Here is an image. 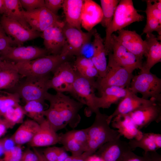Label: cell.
Masks as SVG:
<instances>
[{"mask_svg":"<svg viewBox=\"0 0 161 161\" xmlns=\"http://www.w3.org/2000/svg\"><path fill=\"white\" fill-rule=\"evenodd\" d=\"M45 100L49 102V106L44 110V116L55 132L67 125L73 129L78 126L81 120L79 112L83 104L59 92L55 94L48 92Z\"/></svg>","mask_w":161,"mask_h":161,"instance_id":"6da1fadb","label":"cell"},{"mask_svg":"<svg viewBox=\"0 0 161 161\" xmlns=\"http://www.w3.org/2000/svg\"><path fill=\"white\" fill-rule=\"evenodd\" d=\"M95 113L93 123L87 128L88 144L86 151L84 153L89 157L93 155L105 143L121 136L117 130L110 127L107 120L108 115L101 113L100 110Z\"/></svg>","mask_w":161,"mask_h":161,"instance_id":"7a4b0ae2","label":"cell"},{"mask_svg":"<svg viewBox=\"0 0 161 161\" xmlns=\"http://www.w3.org/2000/svg\"><path fill=\"white\" fill-rule=\"evenodd\" d=\"M144 18V16L138 13L135 8L132 0H120L112 20L106 29L104 43L107 55L112 52L111 39L113 32L123 29L134 22L142 21Z\"/></svg>","mask_w":161,"mask_h":161,"instance_id":"3957f363","label":"cell"},{"mask_svg":"<svg viewBox=\"0 0 161 161\" xmlns=\"http://www.w3.org/2000/svg\"><path fill=\"white\" fill-rule=\"evenodd\" d=\"M68 57L63 53L47 55L32 60L15 63L21 77L42 76L53 72Z\"/></svg>","mask_w":161,"mask_h":161,"instance_id":"277c9868","label":"cell"},{"mask_svg":"<svg viewBox=\"0 0 161 161\" xmlns=\"http://www.w3.org/2000/svg\"><path fill=\"white\" fill-rule=\"evenodd\" d=\"M128 89L133 93H140L142 98H149L161 103V79L150 71L140 70L132 78Z\"/></svg>","mask_w":161,"mask_h":161,"instance_id":"5b68a950","label":"cell"},{"mask_svg":"<svg viewBox=\"0 0 161 161\" xmlns=\"http://www.w3.org/2000/svg\"><path fill=\"white\" fill-rule=\"evenodd\" d=\"M108 55L109 60L106 74L102 78H97L96 81L97 89L100 92L105 88L111 86L129 88L134 76L132 73L117 64L112 52Z\"/></svg>","mask_w":161,"mask_h":161,"instance_id":"8992f818","label":"cell"},{"mask_svg":"<svg viewBox=\"0 0 161 161\" xmlns=\"http://www.w3.org/2000/svg\"><path fill=\"white\" fill-rule=\"evenodd\" d=\"M49 74L42 76L26 77L17 88L16 92L25 103L37 100L44 102L49 89L48 83Z\"/></svg>","mask_w":161,"mask_h":161,"instance_id":"52a82bcc","label":"cell"},{"mask_svg":"<svg viewBox=\"0 0 161 161\" xmlns=\"http://www.w3.org/2000/svg\"><path fill=\"white\" fill-rule=\"evenodd\" d=\"M96 89L95 80L84 77L77 71L76 78L70 93L78 101L87 106L89 113H95L99 110L96 106L97 96L95 93Z\"/></svg>","mask_w":161,"mask_h":161,"instance_id":"ba28073f","label":"cell"},{"mask_svg":"<svg viewBox=\"0 0 161 161\" xmlns=\"http://www.w3.org/2000/svg\"><path fill=\"white\" fill-rule=\"evenodd\" d=\"M53 75L48 83L49 89L57 92H71L76 78L77 71L73 64L67 61L60 64L53 72Z\"/></svg>","mask_w":161,"mask_h":161,"instance_id":"9c48e42d","label":"cell"},{"mask_svg":"<svg viewBox=\"0 0 161 161\" xmlns=\"http://www.w3.org/2000/svg\"><path fill=\"white\" fill-rule=\"evenodd\" d=\"M65 22L59 21L42 32L41 37L48 52L52 55L60 54L66 44L63 27Z\"/></svg>","mask_w":161,"mask_h":161,"instance_id":"30bf717a","label":"cell"},{"mask_svg":"<svg viewBox=\"0 0 161 161\" xmlns=\"http://www.w3.org/2000/svg\"><path fill=\"white\" fill-rule=\"evenodd\" d=\"M96 29L86 32L81 30L69 26L65 22L63 27L66 44L61 52L69 57L78 56L80 49L86 42L90 41Z\"/></svg>","mask_w":161,"mask_h":161,"instance_id":"8fae6325","label":"cell"},{"mask_svg":"<svg viewBox=\"0 0 161 161\" xmlns=\"http://www.w3.org/2000/svg\"><path fill=\"white\" fill-rule=\"evenodd\" d=\"M45 49L33 46H10L0 52L1 60L16 63L32 60L47 55Z\"/></svg>","mask_w":161,"mask_h":161,"instance_id":"7c38bea8","label":"cell"},{"mask_svg":"<svg viewBox=\"0 0 161 161\" xmlns=\"http://www.w3.org/2000/svg\"><path fill=\"white\" fill-rule=\"evenodd\" d=\"M132 151L128 143L120 138L105 143L94 154L103 161H123Z\"/></svg>","mask_w":161,"mask_h":161,"instance_id":"4fadbf2b","label":"cell"},{"mask_svg":"<svg viewBox=\"0 0 161 161\" xmlns=\"http://www.w3.org/2000/svg\"><path fill=\"white\" fill-rule=\"evenodd\" d=\"M117 32V35L112 34L111 36L129 51L143 59L148 49L146 41L135 31L123 29Z\"/></svg>","mask_w":161,"mask_h":161,"instance_id":"5bb4252c","label":"cell"},{"mask_svg":"<svg viewBox=\"0 0 161 161\" xmlns=\"http://www.w3.org/2000/svg\"><path fill=\"white\" fill-rule=\"evenodd\" d=\"M0 23L6 33L13 38L18 46L27 41L41 37L42 32L32 29H26L18 22L4 15L0 18Z\"/></svg>","mask_w":161,"mask_h":161,"instance_id":"9a60e30c","label":"cell"},{"mask_svg":"<svg viewBox=\"0 0 161 161\" xmlns=\"http://www.w3.org/2000/svg\"><path fill=\"white\" fill-rule=\"evenodd\" d=\"M24 17L30 28L39 32H42L47 27L60 20L59 16L45 7L30 11L22 10Z\"/></svg>","mask_w":161,"mask_h":161,"instance_id":"2e32d148","label":"cell"},{"mask_svg":"<svg viewBox=\"0 0 161 161\" xmlns=\"http://www.w3.org/2000/svg\"><path fill=\"white\" fill-rule=\"evenodd\" d=\"M111 48L116 62L129 72L132 73L135 69H142V59L128 50L112 36Z\"/></svg>","mask_w":161,"mask_h":161,"instance_id":"e0dca14e","label":"cell"},{"mask_svg":"<svg viewBox=\"0 0 161 161\" xmlns=\"http://www.w3.org/2000/svg\"><path fill=\"white\" fill-rule=\"evenodd\" d=\"M128 89L126 95L121 100L114 112L108 116L107 120L109 124L113 118L119 114H127L157 102L151 99L140 97Z\"/></svg>","mask_w":161,"mask_h":161,"instance_id":"ac0fdd59","label":"cell"},{"mask_svg":"<svg viewBox=\"0 0 161 161\" xmlns=\"http://www.w3.org/2000/svg\"><path fill=\"white\" fill-rule=\"evenodd\" d=\"M133 121L140 130L151 123H159L161 120V103H154L128 114Z\"/></svg>","mask_w":161,"mask_h":161,"instance_id":"d6986e66","label":"cell"},{"mask_svg":"<svg viewBox=\"0 0 161 161\" xmlns=\"http://www.w3.org/2000/svg\"><path fill=\"white\" fill-rule=\"evenodd\" d=\"M112 126L117 129L120 136L129 140H139L143 133L139 130L128 114H120L113 118Z\"/></svg>","mask_w":161,"mask_h":161,"instance_id":"ffe728a7","label":"cell"},{"mask_svg":"<svg viewBox=\"0 0 161 161\" xmlns=\"http://www.w3.org/2000/svg\"><path fill=\"white\" fill-rule=\"evenodd\" d=\"M103 14L101 7L92 0H84L81 15V26L90 32L102 19Z\"/></svg>","mask_w":161,"mask_h":161,"instance_id":"44dd1931","label":"cell"},{"mask_svg":"<svg viewBox=\"0 0 161 161\" xmlns=\"http://www.w3.org/2000/svg\"><path fill=\"white\" fill-rule=\"evenodd\" d=\"M60 136L45 119L39 124V128L29 144L33 148L47 146L59 143Z\"/></svg>","mask_w":161,"mask_h":161,"instance_id":"7402d4cb","label":"cell"},{"mask_svg":"<svg viewBox=\"0 0 161 161\" xmlns=\"http://www.w3.org/2000/svg\"><path fill=\"white\" fill-rule=\"evenodd\" d=\"M21 77L14 63L2 60L0 63V91L15 87Z\"/></svg>","mask_w":161,"mask_h":161,"instance_id":"603a6c76","label":"cell"},{"mask_svg":"<svg viewBox=\"0 0 161 161\" xmlns=\"http://www.w3.org/2000/svg\"><path fill=\"white\" fill-rule=\"evenodd\" d=\"M93 42L94 52L91 60L97 70L99 75L98 78L103 77L106 72L107 63L103 39L96 30L93 34Z\"/></svg>","mask_w":161,"mask_h":161,"instance_id":"cb8c5ba5","label":"cell"},{"mask_svg":"<svg viewBox=\"0 0 161 161\" xmlns=\"http://www.w3.org/2000/svg\"><path fill=\"white\" fill-rule=\"evenodd\" d=\"M127 88L111 86L101 90L100 97H97L96 106L97 109H108L112 105L121 100L127 95Z\"/></svg>","mask_w":161,"mask_h":161,"instance_id":"d4e9b609","label":"cell"},{"mask_svg":"<svg viewBox=\"0 0 161 161\" xmlns=\"http://www.w3.org/2000/svg\"><path fill=\"white\" fill-rule=\"evenodd\" d=\"M83 1L64 0L62 8L65 17V23L79 30H81V15Z\"/></svg>","mask_w":161,"mask_h":161,"instance_id":"484cf974","label":"cell"},{"mask_svg":"<svg viewBox=\"0 0 161 161\" xmlns=\"http://www.w3.org/2000/svg\"><path fill=\"white\" fill-rule=\"evenodd\" d=\"M148 45V49L145 56L146 60L143 64L140 70L150 72L151 69L161 61V43L157 37L152 33L146 34L145 40Z\"/></svg>","mask_w":161,"mask_h":161,"instance_id":"4316f807","label":"cell"},{"mask_svg":"<svg viewBox=\"0 0 161 161\" xmlns=\"http://www.w3.org/2000/svg\"><path fill=\"white\" fill-rule=\"evenodd\" d=\"M128 143L132 151L139 148L145 152L156 151L161 148V134L143 133L140 139L130 140Z\"/></svg>","mask_w":161,"mask_h":161,"instance_id":"83f0119b","label":"cell"},{"mask_svg":"<svg viewBox=\"0 0 161 161\" xmlns=\"http://www.w3.org/2000/svg\"><path fill=\"white\" fill-rule=\"evenodd\" d=\"M39 127V124L32 119L23 121L10 138L14 143L21 145L29 143Z\"/></svg>","mask_w":161,"mask_h":161,"instance_id":"f1b7e54d","label":"cell"},{"mask_svg":"<svg viewBox=\"0 0 161 161\" xmlns=\"http://www.w3.org/2000/svg\"><path fill=\"white\" fill-rule=\"evenodd\" d=\"M22 9L19 0H4L2 15L18 22L26 29H31L23 14Z\"/></svg>","mask_w":161,"mask_h":161,"instance_id":"f546056e","label":"cell"},{"mask_svg":"<svg viewBox=\"0 0 161 161\" xmlns=\"http://www.w3.org/2000/svg\"><path fill=\"white\" fill-rule=\"evenodd\" d=\"M76 57L73 65L78 73L91 80L99 78L98 72L91 59L80 56Z\"/></svg>","mask_w":161,"mask_h":161,"instance_id":"4dcf8cb0","label":"cell"},{"mask_svg":"<svg viewBox=\"0 0 161 161\" xmlns=\"http://www.w3.org/2000/svg\"><path fill=\"white\" fill-rule=\"evenodd\" d=\"M44 104V102L37 100L26 102L23 106L25 114L39 124L45 119Z\"/></svg>","mask_w":161,"mask_h":161,"instance_id":"1f68e13d","label":"cell"},{"mask_svg":"<svg viewBox=\"0 0 161 161\" xmlns=\"http://www.w3.org/2000/svg\"><path fill=\"white\" fill-rule=\"evenodd\" d=\"M25 115L23 106L18 104L8 109L2 116L9 128H12L16 124L23 122Z\"/></svg>","mask_w":161,"mask_h":161,"instance_id":"d6a6232c","label":"cell"},{"mask_svg":"<svg viewBox=\"0 0 161 161\" xmlns=\"http://www.w3.org/2000/svg\"><path fill=\"white\" fill-rule=\"evenodd\" d=\"M120 1L119 0H100L103 17L100 23L106 29L110 24L116 7Z\"/></svg>","mask_w":161,"mask_h":161,"instance_id":"836d02e7","label":"cell"},{"mask_svg":"<svg viewBox=\"0 0 161 161\" xmlns=\"http://www.w3.org/2000/svg\"><path fill=\"white\" fill-rule=\"evenodd\" d=\"M59 134V143L62 145L63 147L66 151L70 152L72 156H78L85 152L84 148L66 133Z\"/></svg>","mask_w":161,"mask_h":161,"instance_id":"e575fe53","label":"cell"},{"mask_svg":"<svg viewBox=\"0 0 161 161\" xmlns=\"http://www.w3.org/2000/svg\"><path fill=\"white\" fill-rule=\"evenodd\" d=\"M20 97L16 92H5L0 95V116H2L7 110L10 107L19 104Z\"/></svg>","mask_w":161,"mask_h":161,"instance_id":"d590c367","label":"cell"},{"mask_svg":"<svg viewBox=\"0 0 161 161\" xmlns=\"http://www.w3.org/2000/svg\"><path fill=\"white\" fill-rule=\"evenodd\" d=\"M86 151L88 141L87 128L80 130H73L66 132Z\"/></svg>","mask_w":161,"mask_h":161,"instance_id":"8d00e7d4","label":"cell"},{"mask_svg":"<svg viewBox=\"0 0 161 161\" xmlns=\"http://www.w3.org/2000/svg\"><path fill=\"white\" fill-rule=\"evenodd\" d=\"M147 20L145 25L143 29L142 34L152 33L157 32L159 36L161 35V22L155 18L150 15H146Z\"/></svg>","mask_w":161,"mask_h":161,"instance_id":"74e56055","label":"cell"},{"mask_svg":"<svg viewBox=\"0 0 161 161\" xmlns=\"http://www.w3.org/2000/svg\"><path fill=\"white\" fill-rule=\"evenodd\" d=\"M22 153L20 145L13 146L4 151L3 157L0 158V161H20Z\"/></svg>","mask_w":161,"mask_h":161,"instance_id":"f35d334b","label":"cell"},{"mask_svg":"<svg viewBox=\"0 0 161 161\" xmlns=\"http://www.w3.org/2000/svg\"><path fill=\"white\" fill-rule=\"evenodd\" d=\"M21 5L26 11L45 7L44 0H20Z\"/></svg>","mask_w":161,"mask_h":161,"instance_id":"ab89813d","label":"cell"},{"mask_svg":"<svg viewBox=\"0 0 161 161\" xmlns=\"http://www.w3.org/2000/svg\"><path fill=\"white\" fill-rule=\"evenodd\" d=\"M16 44L13 39L7 35L0 23V52Z\"/></svg>","mask_w":161,"mask_h":161,"instance_id":"60d3db41","label":"cell"},{"mask_svg":"<svg viewBox=\"0 0 161 161\" xmlns=\"http://www.w3.org/2000/svg\"><path fill=\"white\" fill-rule=\"evenodd\" d=\"M63 149V147H49L45 149L42 153L48 161H56L59 155Z\"/></svg>","mask_w":161,"mask_h":161,"instance_id":"b9f144b4","label":"cell"},{"mask_svg":"<svg viewBox=\"0 0 161 161\" xmlns=\"http://www.w3.org/2000/svg\"><path fill=\"white\" fill-rule=\"evenodd\" d=\"M147 7L145 11L146 15H150L161 22V10L157 7L155 0H146Z\"/></svg>","mask_w":161,"mask_h":161,"instance_id":"7bdbcfd3","label":"cell"},{"mask_svg":"<svg viewBox=\"0 0 161 161\" xmlns=\"http://www.w3.org/2000/svg\"><path fill=\"white\" fill-rule=\"evenodd\" d=\"M94 52V48L93 43L90 40L86 42L82 46L78 56H82L91 59Z\"/></svg>","mask_w":161,"mask_h":161,"instance_id":"ee69618b","label":"cell"},{"mask_svg":"<svg viewBox=\"0 0 161 161\" xmlns=\"http://www.w3.org/2000/svg\"><path fill=\"white\" fill-rule=\"evenodd\" d=\"M64 0H45V7L53 13L57 15L58 10L62 8Z\"/></svg>","mask_w":161,"mask_h":161,"instance_id":"f6af8a7d","label":"cell"},{"mask_svg":"<svg viewBox=\"0 0 161 161\" xmlns=\"http://www.w3.org/2000/svg\"><path fill=\"white\" fill-rule=\"evenodd\" d=\"M142 156L135 154L133 151L128 155L123 161H152L149 152L143 151Z\"/></svg>","mask_w":161,"mask_h":161,"instance_id":"bcb514c9","label":"cell"},{"mask_svg":"<svg viewBox=\"0 0 161 161\" xmlns=\"http://www.w3.org/2000/svg\"><path fill=\"white\" fill-rule=\"evenodd\" d=\"M20 161H38V158L33 151L28 149L22 153Z\"/></svg>","mask_w":161,"mask_h":161,"instance_id":"7dc6e473","label":"cell"},{"mask_svg":"<svg viewBox=\"0 0 161 161\" xmlns=\"http://www.w3.org/2000/svg\"><path fill=\"white\" fill-rule=\"evenodd\" d=\"M9 128L6 122L3 119L0 117V137L3 135Z\"/></svg>","mask_w":161,"mask_h":161,"instance_id":"c3c4849f","label":"cell"},{"mask_svg":"<svg viewBox=\"0 0 161 161\" xmlns=\"http://www.w3.org/2000/svg\"><path fill=\"white\" fill-rule=\"evenodd\" d=\"M33 151L38 157V161H48L46 159L42 153L35 148H33Z\"/></svg>","mask_w":161,"mask_h":161,"instance_id":"681fc988","label":"cell"},{"mask_svg":"<svg viewBox=\"0 0 161 161\" xmlns=\"http://www.w3.org/2000/svg\"><path fill=\"white\" fill-rule=\"evenodd\" d=\"M152 161H161V155L157 151L149 152Z\"/></svg>","mask_w":161,"mask_h":161,"instance_id":"f907efd6","label":"cell"},{"mask_svg":"<svg viewBox=\"0 0 161 161\" xmlns=\"http://www.w3.org/2000/svg\"><path fill=\"white\" fill-rule=\"evenodd\" d=\"M66 151L64 148L59 155L56 161H64L69 156Z\"/></svg>","mask_w":161,"mask_h":161,"instance_id":"816d5d0a","label":"cell"},{"mask_svg":"<svg viewBox=\"0 0 161 161\" xmlns=\"http://www.w3.org/2000/svg\"><path fill=\"white\" fill-rule=\"evenodd\" d=\"M4 143V139H0V158L1 156L3 155L5 151Z\"/></svg>","mask_w":161,"mask_h":161,"instance_id":"f5cc1de1","label":"cell"},{"mask_svg":"<svg viewBox=\"0 0 161 161\" xmlns=\"http://www.w3.org/2000/svg\"><path fill=\"white\" fill-rule=\"evenodd\" d=\"M87 161H103L100 158L94 154L89 156Z\"/></svg>","mask_w":161,"mask_h":161,"instance_id":"db71d44e","label":"cell"},{"mask_svg":"<svg viewBox=\"0 0 161 161\" xmlns=\"http://www.w3.org/2000/svg\"><path fill=\"white\" fill-rule=\"evenodd\" d=\"M4 7V0H0V13H3Z\"/></svg>","mask_w":161,"mask_h":161,"instance_id":"11a10c76","label":"cell"},{"mask_svg":"<svg viewBox=\"0 0 161 161\" xmlns=\"http://www.w3.org/2000/svg\"><path fill=\"white\" fill-rule=\"evenodd\" d=\"M1 60H1V56H0V63L1 61Z\"/></svg>","mask_w":161,"mask_h":161,"instance_id":"9f6ffc18","label":"cell"}]
</instances>
